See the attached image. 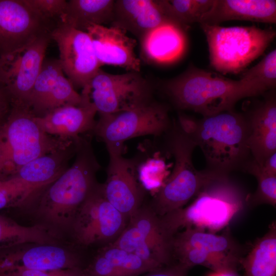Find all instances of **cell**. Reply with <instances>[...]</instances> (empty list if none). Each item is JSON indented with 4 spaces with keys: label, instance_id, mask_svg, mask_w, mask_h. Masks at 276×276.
Masks as SVG:
<instances>
[{
    "label": "cell",
    "instance_id": "cell-1",
    "mask_svg": "<svg viewBox=\"0 0 276 276\" xmlns=\"http://www.w3.org/2000/svg\"><path fill=\"white\" fill-rule=\"evenodd\" d=\"M178 124L201 149L207 170L229 175L252 159L243 113L233 109L199 120L180 114Z\"/></svg>",
    "mask_w": 276,
    "mask_h": 276
},
{
    "label": "cell",
    "instance_id": "cell-2",
    "mask_svg": "<svg viewBox=\"0 0 276 276\" xmlns=\"http://www.w3.org/2000/svg\"><path fill=\"white\" fill-rule=\"evenodd\" d=\"M164 89L176 107L203 117L233 110L239 100L267 91L256 83L234 80L193 66L167 81Z\"/></svg>",
    "mask_w": 276,
    "mask_h": 276
},
{
    "label": "cell",
    "instance_id": "cell-3",
    "mask_svg": "<svg viewBox=\"0 0 276 276\" xmlns=\"http://www.w3.org/2000/svg\"><path fill=\"white\" fill-rule=\"evenodd\" d=\"M74 163L38 197L36 214L47 222L61 228L72 226L77 212L98 184L100 168L90 141L77 142Z\"/></svg>",
    "mask_w": 276,
    "mask_h": 276
},
{
    "label": "cell",
    "instance_id": "cell-4",
    "mask_svg": "<svg viewBox=\"0 0 276 276\" xmlns=\"http://www.w3.org/2000/svg\"><path fill=\"white\" fill-rule=\"evenodd\" d=\"M194 198L186 208L161 217L172 236L182 227L216 233L229 225L247 201L241 188L229 175L215 172Z\"/></svg>",
    "mask_w": 276,
    "mask_h": 276
},
{
    "label": "cell",
    "instance_id": "cell-5",
    "mask_svg": "<svg viewBox=\"0 0 276 276\" xmlns=\"http://www.w3.org/2000/svg\"><path fill=\"white\" fill-rule=\"evenodd\" d=\"M29 107L12 104L0 126V179L13 177L32 160L62 147L73 140H63L42 131Z\"/></svg>",
    "mask_w": 276,
    "mask_h": 276
},
{
    "label": "cell",
    "instance_id": "cell-6",
    "mask_svg": "<svg viewBox=\"0 0 276 276\" xmlns=\"http://www.w3.org/2000/svg\"><path fill=\"white\" fill-rule=\"evenodd\" d=\"M168 132V150L173 156L175 164L153 201V211L161 217L182 208L195 197L214 172L195 168L192 155L197 145L178 123L171 125Z\"/></svg>",
    "mask_w": 276,
    "mask_h": 276
},
{
    "label": "cell",
    "instance_id": "cell-7",
    "mask_svg": "<svg viewBox=\"0 0 276 276\" xmlns=\"http://www.w3.org/2000/svg\"><path fill=\"white\" fill-rule=\"evenodd\" d=\"M211 66L222 74H237L263 53L275 37L271 29L255 26L222 27L200 24Z\"/></svg>",
    "mask_w": 276,
    "mask_h": 276
},
{
    "label": "cell",
    "instance_id": "cell-8",
    "mask_svg": "<svg viewBox=\"0 0 276 276\" xmlns=\"http://www.w3.org/2000/svg\"><path fill=\"white\" fill-rule=\"evenodd\" d=\"M83 103H91L99 115L132 109L152 101L150 84L138 72L113 74L101 68L83 87Z\"/></svg>",
    "mask_w": 276,
    "mask_h": 276
},
{
    "label": "cell",
    "instance_id": "cell-9",
    "mask_svg": "<svg viewBox=\"0 0 276 276\" xmlns=\"http://www.w3.org/2000/svg\"><path fill=\"white\" fill-rule=\"evenodd\" d=\"M171 126L167 107L152 101L129 110L100 115L93 132L105 143L107 150L123 151L125 141L140 136L160 135Z\"/></svg>",
    "mask_w": 276,
    "mask_h": 276
},
{
    "label": "cell",
    "instance_id": "cell-10",
    "mask_svg": "<svg viewBox=\"0 0 276 276\" xmlns=\"http://www.w3.org/2000/svg\"><path fill=\"white\" fill-rule=\"evenodd\" d=\"M50 34L0 55V84L8 92L12 104L26 105L41 71Z\"/></svg>",
    "mask_w": 276,
    "mask_h": 276
},
{
    "label": "cell",
    "instance_id": "cell-11",
    "mask_svg": "<svg viewBox=\"0 0 276 276\" xmlns=\"http://www.w3.org/2000/svg\"><path fill=\"white\" fill-rule=\"evenodd\" d=\"M126 219L98 185L78 209L72 226L77 242L88 246L117 238L126 227Z\"/></svg>",
    "mask_w": 276,
    "mask_h": 276
},
{
    "label": "cell",
    "instance_id": "cell-12",
    "mask_svg": "<svg viewBox=\"0 0 276 276\" xmlns=\"http://www.w3.org/2000/svg\"><path fill=\"white\" fill-rule=\"evenodd\" d=\"M50 36L58 45L64 74L75 88L82 89L102 66L88 34L58 21Z\"/></svg>",
    "mask_w": 276,
    "mask_h": 276
},
{
    "label": "cell",
    "instance_id": "cell-13",
    "mask_svg": "<svg viewBox=\"0 0 276 276\" xmlns=\"http://www.w3.org/2000/svg\"><path fill=\"white\" fill-rule=\"evenodd\" d=\"M51 24L25 0H0V55L51 34Z\"/></svg>",
    "mask_w": 276,
    "mask_h": 276
},
{
    "label": "cell",
    "instance_id": "cell-14",
    "mask_svg": "<svg viewBox=\"0 0 276 276\" xmlns=\"http://www.w3.org/2000/svg\"><path fill=\"white\" fill-rule=\"evenodd\" d=\"M78 93L64 74L59 59H46L33 86L29 107L36 117L65 105H82Z\"/></svg>",
    "mask_w": 276,
    "mask_h": 276
},
{
    "label": "cell",
    "instance_id": "cell-15",
    "mask_svg": "<svg viewBox=\"0 0 276 276\" xmlns=\"http://www.w3.org/2000/svg\"><path fill=\"white\" fill-rule=\"evenodd\" d=\"M107 178L101 185L106 199L127 218L140 209L141 193L134 174V163L123 156V151L107 150Z\"/></svg>",
    "mask_w": 276,
    "mask_h": 276
},
{
    "label": "cell",
    "instance_id": "cell-16",
    "mask_svg": "<svg viewBox=\"0 0 276 276\" xmlns=\"http://www.w3.org/2000/svg\"><path fill=\"white\" fill-rule=\"evenodd\" d=\"M86 32L101 66L113 65L140 72L141 61L135 52L136 41L124 30L110 25H91Z\"/></svg>",
    "mask_w": 276,
    "mask_h": 276
},
{
    "label": "cell",
    "instance_id": "cell-17",
    "mask_svg": "<svg viewBox=\"0 0 276 276\" xmlns=\"http://www.w3.org/2000/svg\"><path fill=\"white\" fill-rule=\"evenodd\" d=\"M248 131L252 158L259 165L276 152V99L274 93L246 113H243Z\"/></svg>",
    "mask_w": 276,
    "mask_h": 276
},
{
    "label": "cell",
    "instance_id": "cell-18",
    "mask_svg": "<svg viewBox=\"0 0 276 276\" xmlns=\"http://www.w3.org/2000/svg\"><path fill=\"white\" fill-rule=\"evenodd\" d=\"M97 111L91 103L58 107L43 117H34L40 129L48 135L63 140H76L81 134L93 131Z\"/></svg>",
    "mask_w": 276,
    "mask_h": 276
},
{
    "label": "cell",
    "instance_id": "cell-19",
    "mask_svg": "<svg viewBox=\"0 0 276 276\" xmlns=\"http://www.w3.org/2000/svg\"><path fill=\"white\" fill-rule=\"evenodd\" d=\"M169 21H172L165 14L159 0H116L110 26L130 33L140 40Z\"/></svg>",
    "mask_w": 276,
    "mask_h": 276
},
{
    "label": "cell",
    "instance_id": "cell-20",
    "mask_svg": "<svg viewBox=\"0 0 276 276\" xmlns=\"http://www.w3.org/2000/svg\"><path fill=\"white\" fill-rule=\"evenodd\" d=\"M76 256L67 250L52 244H39L0 256V270L22 268L52 270L78 268Z\"/></svg>",
    "mask_w": 276,
    "mask_h": 276
},
{
    "label": "cell",
    "instance_id": "cell-21",
    "mask_svg": "<svg viewBox=\"0 0 276 276\" xmlns=\"http://www.w3.org/2000/svg\"><path fill=\"white\" fill-rule=\"evenodd\" d=\"M141 52L147 61L169 64L180 59L187 48L185 30L172 21L153 29L140 40Z\"/></svg>",
    "mask_w": 276,
    "mask_h": 276
},
{
    "label": "cell",
    "instance_id": "cell-22",
    "mask_svg": "<svg viewBox=\"0 0 276 276\" xmlns=\"http://www.w3.org/2000/svg\"><path fill=\"white\" fill-rule=\"evenodd\" d=\"M231 20L274 24L276 1L273 0H214L210 11L200 24L218 25Z\"/></svg>",
    "mask_w": 276,
    "mask_h": 276
},
{
    "label": "cell",
    "instance_id": "cell-23",
    "mask_svg": "<svg viewBox=\"0 0 276 276\" xmlns=\"http://www.w3.org/2000/svg\"><path fill=\"white\" fill-rule=\"evenodd\" d=\"M162 267L110 244L82 271L83 276H139Z\"/></svg>",
    "mask_w": 276,
    "mask_h": 276
},
{
    "label": "cell",
    "instance_id": "cell-24",
    "mask_svg": "<svg viewBox=\"0 0 276 276\" xmlns=\"http://www.w3.org/2000/svg\"><path fill=\"white\" fill-rule=\"evenodd\" d=\"M77 140L38 157L22 167L13 176L33 185L49 186L68 167L75 155Z\"/></svg>",
    "mask_w": 276,
    "mask_h": 276
},
{
    "label": "cell",
    "instance_id": "cell-25",
    "mask_svg": "<svg viewBox=\"0 0 276 276\" xmlns=\"http://www.w3.org/2000/svg\"><path fill=\"white\" fill-rule=\"evenodd\" d=\"M176 247L197 248L211 254L241 261L243 249L227 229L221 234L203 229L187 227L172 237L171 249Z\"/></svg>",
    "mask_w": 276,
    "mask_h": 276
},
{
    "label": "cell",
    "instance_id": "cell-26",
    "mask_svg": "<svg viewBox=\"0 0 276 276\" xmlns=\"http://www.w3.org/2000/svg\"><path fill=\"white\" fill-rule=\"evenodd\" d=\"M114 4V0H70L58 21L86 32L91 25L111 24Z\"/></svg>",
    "mask_w": 276,
    "mask_h": 276
},
{
    "label": "cell",
    "instance_id": "cell-27",
    "mask_svg": "<svg viewBox=\"0 0 276 276\" xmlns=\"http://www.w3.org/2000/svg\"><path fill=\"white\" fill-rule=\"evenodd\" d=\"M240 265L244 276H276V223L273 221L264 236L257 239Z\"/></svg>",
    "mask_w": 276,
    "mask_h": 276
},
{
    "label": "cell",
    "instance_id": "cell-28",
    "mask_svg": "<svg viewBox=\"0 0 276 276\" xmlns=\"http://www.w3.org/2000/svg\"><path fill=\"white\" fill-rule=\"evenodd\" d=\"M134 226L155 248L164 263L172 264L171 236L164 227L161 218L152 210L140 208L130 218Z\"/></svg>",
    "mask_w": 276,
    "mask_h": 276
},
{
    "label": "cell",
    "instance_id": "cell-29",
    "mask_svg": "<svg viewBox=\"0 0 276 276\" xmlns=\"http://www.w3.org/2000/svg\"><path fill=\"white\" fill-rule=\"evenodd\" d=\"M55 237L43 225L24 226L0 215V249L26 243L52 244L56 242Z\"/></svg>",
    "mask_w": 276,
    "mask_h": 276
},
{
    "label": "cell",
    "instance_id": "cell-30",
    "mask_svg": "<svg viewBox=\"0 0 276 276\" xmlns=\"http://www.w3.org/2000/svg\"><path fill=\"white\" fill-rule=\"evenodd\" d=\"M173 259L188 269L197 265L208 267L213 271L226 270L237 271L240 265L237 260L209 253L191 247L172 248Z\"/></svg>",
    "mask_w": 276,
    "mask_h": 276
},
{
    "label": "cell",
    "instance_id": "cell-31",
    "mask_svg": "<svg viewBox=\"0 0 276 276\" xmlns=\"http://www.w3.org/2000/svg\"><path fill=\"white\" fill-rule=\"evenodd\" d=\"M167 17L185 31L200 22L212 8L214 0H159Z\"/></svg>",
    "mask_w": 276,
    "mask_h": 276
},
{
    "label": "cell",
    "instance_id": "cell-32",
    "mask_svg": "<svg viewBox=\"0 0 276 276\" xmlns=\"http://www.w3.org/2000/svg\"><path fill=\"white\" fill-rule=\"evenodd\" d=\"M48 186L31 184L16 177L0 179V210L31 204Z\"/></svg>",
    "mask_w": 276,
    "mask_h": 276
},
{
    "label": "cell",
    "instance_id": "cell-33",
    "mask_svg": "<svg viewBox=\"0 0 276 276\" xmlns=\"http://www.w3.org/2000/svg\"><path fill=\"white\" fill-rule=\"evenodd\" d=\"M111 244L160 266H166L153 245L129 223Z\"/></svg>",
    "mask_w": 276,
    "mask_h": 276
},
{
    "label": "cell",
    "instance_id": "cell-34",
    "mask_svg": "<svg viewBox=\"0 0 276 276\" xmlns=\"http://www.w3.org/2000/svg\"><path fill=\"white\" fill-rule=\"evenodd\" d=\"M243 171L254 176L258 183L255 192L247 197V201H249L252 205L266 204L275 208L276 176L266 174L263 171L260 166L253 159L246 164Z\"/></svg>",
    "mask_w": 276,
    "mask_h": 276
},
{
    "label": "cell",
    "instance_id": "cell-35",
    "mask_svg": "<svg viewBox=\"0 0 276 276\" xmlns=\"http://www.w3.org/2000/svg\"><path fill=\"white\" fill-rule=\"evenodd\" d=\"M242 79L256 83L266 91L276 85V51L273 50L255 66L243 73Z\"/></svg>",
    "mask_w": 276,
    "mask_h": 276
},
{
    "label": "cell",
    "instance_id": "cell-36",
    "mask_svg": "<svg viewBox=\"0 0 276 276\" xmlns=\"http://www.w3.org/2000/svg\"><path fill=\"white\" fill-rule=\"evenodd\" d=\"M26 3L45 19L59 20L67 4L65 0H25Z\"/></svg>",
    "mask_w": 276,
    "mask_h": 276
},
{
    "label": "cell",
    "instance_id": "cell-37",
    "mask_svg": "<svg viewBox=\"0 0 276 276\" xmlns=\"http://www.w3.org/2000/svg\"><path fill=\"white\" fill-rule=\"evenodd\" d=\"M0 276H83L79 268L52 270H36L22 268H10L0 270Z\"/></svg>",
    "mask_w": 276,
    "mask_h": 276
},
{
    "label": "cell",
    "instance_id": "cell-38",
    "mask_svg": "<svg viewBox=\"0 0 276 276\" xmlns=\"http://www.w3.org/2000/svg\"><path fill=\"white\" fill-rule=\"evenodd\" d=\"M188 270L176 262L148 272L144 276H187Z\"/></svg>",
    "mask_w": 276,
    "mask_h": 276
},
{
    "label": "cell",
    "instance_id": "cell-39",
    "mask_svg": "<svg viewBox=\"0 0 276 276\" xmlns=\"http://www.w3.org/2000/svg\"><path fill=\"white\" fill-rule=\"evenodd\" d=\"M11 107V99L7 90L0 84V124L5 121Z\"/></svg>",
    "mask_w": 276,
    "mask_h": 276
},
{
    "label": "cell",
    "instance_id": "cell-40",
    "mask_svg": "<svg viewBox=\"0 0 276 276\" xmlns=\"http://www.w3.org/2000/svg\"><path fill=\"white\" fill-rule=\"evenodd\" d=\"M260 167L266 174L276 176V152L270 155Z\"/></svg>",
    "mask_w": 276,
    "mask_h": 276
},
{
    "label": "cell",
    "instance_id": "cell-41",
    "mask_svg": "<svg viewBox=\"0 0 276 276\" xmlns=\"http://www.w3.org/2000/svg\"><path fill=\"white\" fill-rule=\"evenodd\" d=\"M208 276H238L237 271L232 270L213 271Z\"/></svg>",
    "mask_w": 276,
    "mask_h": 276
},
{
    "label": "cell",
    "instance_id": "cell-42",
    "mask_svg": "<svg viewBox=\"0 0 276 276\" xmlns=\"http://www.w3.org/2000/svg\"><path fill=\"white\" fill-rule=\"evenodd\" d=\"M2 124H0V126L2 125Z\"/></svg>",
    "mask_w": 276,
    "mask_h": 276
}]
</instances>
